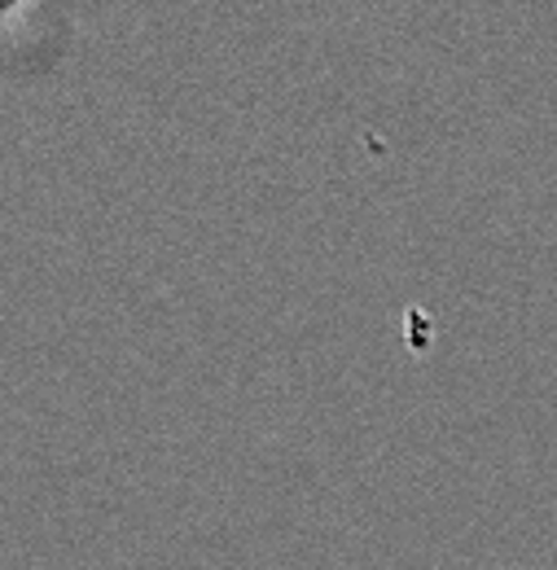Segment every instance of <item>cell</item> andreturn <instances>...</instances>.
<instances>
[{
  "label": "cell",
  "instance_id": "obj_1",
  "mask_svg": "<svg viewBox=\"0 0 557 570\" xmlns=\"http://www.w3.org/2000/svg\"><path fill=\"white\" fill-rule=\"evenodd\" d=\"M13 18H18V4H9V0H0V27H4V22H13Z\"/></svg>",
  "mask_w": 557,
  "mask_h": 570
}]
</instances>
